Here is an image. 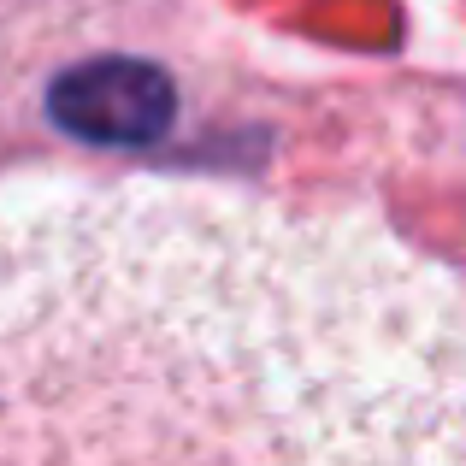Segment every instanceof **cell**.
<instances>
[{"mask_svg":"<svg viewBox=\"0 0 466 466\" xmlns=\"http://www.w3.org/2000/svg\"><path fill=\"white\" fill-rule=\"evenodd\" d=\"M47 118L95 148H148L177 125V83L148 59H83L54 77Z\"/></svg>","mask_w":466,"mask_h":466,"instance_id":"cell-1","label":"cell"}]
</instances>
